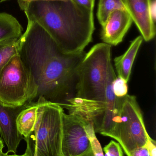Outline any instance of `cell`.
Returning a JSON list of instances; mask_svg holds the SVG:
<instances>
[{"instance_id": "obj_5", "label": "cell", "mask_w": 156, "mask_h": 156, "mask_svg": "<svg viewBox=\"0 0 156 156\" xmlns=\"http://www.w3.org/2000/svg\"><path fill=\"white\" fill-rule=\"evenodd\" d=\"M149 136L136 96L127 94L120 98L118 115L110 137L116 140L129 156L136 148L145 146Z\"/></svg>"}, {"instance_id": "obj_3", "label": "cell", "mask_w": 156, "mask_h": 156, "mask_svg": "<svg viewBox=\"0 0 156 156\" xmlns=\"http://www.w3.org/2000/svg\"><path fill=\"white\" fill-rule=\"evenodd\" d=\"M112 64L110 45L99 43L85 53L77 69L75 98L103 101L109 69Z\"/></svg>"}, {"instance_id": "obj_26", "label": "cell", "mask_w": 156, "mask_h": 156, "mask_svg": "<svg viewBox=\"0 0 156 156\" xmlns=\"http://www.w3.org/2000/svg\"><path fill=\"white\" fill-rule=\"evenodd\" d=\"M81 156H94V155L93 154V153L92 150H91L90 152H88V153H86V154H84Z\"/></svg>"}, {"instance_id": "obj_14", "label": "cell", "mask_w": 156, "mask_h": 156, "mask_svg": "<svg viewBox=\"0 0 156 156\" xmlns=\"http://www.w3.org/2000/svg\"><path fill=\"white\" fill-rule=\"evenodd\" d=\"M23 31V27L15 17L7 13L0 12V43L18 39Z\"/></svg>"}, {"instance_id": "obj_15", "label": "cell", "mask_w": 156, "mask_h": 156, "mask_svg": "<svg viewBox=\"0 0 156 156\" xmlns=\"http://www.w3.org/2000/svg\"><path fill=\"white\" fill-rule=\"evenodd\" d=\"M116 10H126L122 0H100L97 16L101 25L104 23L110 14Z\"/></svg>"}, {"instance_id": "obj_1", "label": "cell", "mask_w": 156, "mask_h": 156, "mask_svg": "<svg viewBox=\"0 0 156 156\" xmlns=\"http://www.w3.org/2000/svg\"><path fill=\"white\" fill-rule=\"evenodd\" d=\"M85 54H63L46 31L31 20L19 38V55L38 85L37 98L50 101L67 96L76 86L77 69Z\"/></svg>"}, {"instance_id": "obj_24", "label": "cell", "mask_w": 156, "mask_h": 156, "mask_svg": "<svg viewBox=\"0 0 156 156\" xmlns=\"http://www.w3.org/2000/svg\"><path fill=\"white\" fill-rule=\"evenodd\" d=\"M67 1V0H17L18 5L21 4L25 3L30 2H34V1Z\"/></svg>"}, {"instance_id": "obj_4", "label": "cell", "mask_w": 156, "mask_h": 156, "mask_svg": "<svg viewBox=\"0 0 156 156\" xmlns=\"http://www.w3.org/2000/svg\"><path fill=\"white\" fill-rule=\"evenodd\" d=\"M117 77L113 65L109 69L104 100L101 101L80 100L75 97L68 100V103L60 104L69 113L79 115L92 123L95 133L110 136L114 126L119 111L120 98L113 90V82Z\"/></svg>"}, {"instance_id": "obj_9", "label": "cell", "mask_w": 156, "mask_h": 156, "mask_svg": "<svg viewBox=\"0 0 156 156\" xmlns=\"http://www.w3.org/2000/svg\"><path fill=\"white\" fill-rule=\"evenodd\" d=\"M27 104L15 107L5 105L0 102L1 138L7 147V154L9 153L16 154L17 147L21 141L24 139V136L17 130L16 118Z\"/></svg>"}, {"instance_id": "obj_19", "label": "cell", "mask_w": 156, "mask_h": 156, "mask_svg": "<svg viewBox=\"0 0 156 156\" xmlns=\"http://www.w3.org/2000/svg\"><path fill=\"white\" fill-rule=\"evenodd\" d=\"M103 149L105 153L104 156H123L122 147L115 141H111Z\"/></svg>"}, {"instance_id": "obj_10", "label": "cell", "mask_w": 156, "mask_h": 156, "mask_svg": "<svg viewBox=\"0 0 156 156\" xmlns=\"http://www.w3.org/2000/svg\"><path fill=\"white\" fill-rule=\"evenodd\" d=\"M132 23L127 10H116L112 12L102 26L101 38L103 43L111 46L122 43Z\"/></svg>"}, {"instance_id": "obj_7", "label": "cell", "mask_w": 156, "mask_h": 156, "mask_svg": "<svg viewBox=\"0 0 156 156\" xmlns=\"http://www.w3.org/2000/svg\"><path fill=\"white\" fill-rule=\"evenodd\" d=\"M38 101L39 105L34 131L35 153L37 156H61L63 107L42 96Z\"/></svg>"}, {"instance_id": "obj_27", "label": "cell", "mask_w": 156, "mask_h": 156, "mask_svg": "<svg viewBox=\"0 0 156 156\" xmlns=\"http://www.w3.org/2000/svg\"><path fill=\"white\" fill-rule=\"evenodd\" d=\"M7 0H0V2H5Z\"/></svg>"}, {"instance_id": "obj_2", "label": "cell", "mask_w": 156, "mask_h": 156, "mask_svg": "<svg viewBox=\"0 0 156 156\" xmlns=\"http://www.w3.org/2000/svg\"><path fill=\"white\" fill-rule=\"evenodd\" d=\"M19 5L27 20L41 26L63 54L82 53L92 41L94 9L80 6L71 0L34 1Z\"/></svg>"}, {"instance_id": "obj_16", "label": "cell", "mask_w": 156, "mask_h": 156, "mask_svg": "<svg viewBox=\"0 0 156 156\" xmlns=\"http://www.w3.org/2000/svg\"><path fill=\"white\" fill-rule=\"evenodd\" d=\"M19 38L0 43V72L10 59L19 54Z\"/></svg>"}, {"instance_id": "obj_12", "label": "cell", "mask_w": 156, "mask_h": 156, "mask_svg": "<svg viewBox=\"0 0 156 156\" xmlns=\"http://www.w3.org/2000/svg\"><path fill=\"white\" fill-rule=\"evenodd\" d=\"M142 36L134 39L126 52L122 55L115 58L114 66L118 77L128 83L130 80L132 68L138 50L143 43Z\"/></svg>"}, {"instance_id": "obj_25", "label": "cell", "mask_w": 156, "mask_h": 156, "mask_svg": "<svg viewBox=\"0 0 156 156\" xmlns=\"http://www.w3.org/2000/svg\"><path fill=\"white\" fill-rule=\"evenodd\" d=\"M4 147V146L3 142L2 140L0 138V156H3L4 155V153H3L2 149Z\"/></svg>"}, {"instance_id": "obj_13", "label": "cell", "mask_w": 156, "mask_h": 156, "mask_svg": "<svg viewBox=\"0 0 156 156\" xmlns=\"http://www.w3.org/2000/svg\"><path fill=\"white\" fill-rule=\"evenodd\" d=\"M39 105L38 101L36 102H30L26 105L17 116V130L24 136V139L30 138V135L34 132Z\"/></svg>"}, {"instance_id": "obj_21", "label": "cell", "mask_w": 156, "mask_h": 156, "mask_svg": "<svg viewBox=\"0 0 156 156\" xmlns=\"http://www.w3.org/2000/svg\"><path fill=\"white\" fill-rule=\"evenodd\" d=\"M78 5L88 9H94L95 0H71Z\"/></svg>"}, {"instance_id": "obj_22", "label": "cell", "mask_w": 156, "mask_h": 156, "mask_svg": "<svg viewBox=\"0 0 156 156\" xmlns=\"http://www.w3.org/2000/svg\"><path fill=\"white\" fill-rule=\"evenodd\" d=\"M25 140L27 143V149L26 150L25 153L23 155L19 156L16 154L9 155L6 154H5L3 156H34V152H33L32 149V146H31V142H30V138L24 139Z\"/></svg>"}, {"instance_id": "obj_8", "label": "cell", "mask_w": 156, "mask_h": 156, "mask_svg": "<svg viewBox=\"0 0 156 156\" xmlns=\"http://www.w3.org/2000/svg\"><path fill=\"white\" fill-rule=\"evenodd\" d=\"M88 122L79 115L63 113L61 156H81L91 151L86 131Z\"/></svg>"}, {"instance_id": "obj_23", "label": "cell", "mask_w": 156, "mask_h": 156, "mask_svg": "<svg viewBox=\"0 0 156 156\" xmlns=\"http://www.w3.org/2000/svg\"><path fill=\"white\" fill-rule=\"evenodd\" d=\"M156 0H151L150 13L152 19L154 23L156 21Z\"/></svg>"}, {"instance_id": "obj_17", "label": "cell", "mask_w": 156, "mask_h": 156, "mask_svg": "<svg viewBox=\"0 0 156 156\" xmlns=\"http://www.w3.org/2000/svg\"><path fill=\"white\" fill-rule=\"evenodd\" d=\"M86 131L89 139L92 150L94 156H104L101 146L95 135L93 125L89 121L86 125Z\"/></svg>"}, {"instance_id": "obj_11", "label": "cell", "mask_w": 156, "mask_h": 156, "mask_svg": "<svg viewBox=\"0 0 156 156\" xmlns=\"http://www.w3.org/2000/svg\"><path fill=\"white\" fill-rule=\"evenodd\" d=\"M142 34L143 39L149 42L156 34L155 23L150 13L151 0H122Z\"/></svg>"}, {"instance_id": "obj_6", "label": "cell", "mask_w": 156, "mask_h": 156, "mask_svg": "<svg viewBox=\"0 0 156 156\" xmlns=\"http://www.w3.org/2000/svg\"><path fill=\"white\" fill-rule=\"evenodd\" d=\"M38 91L34 79L19 54L14 56L0 72V102L23 106L37 98Z\"/></svg>"}, {"instance_id": "obj_18", "label": "cell", "mask_w": 156, "mask_h": 156, "mask_svg": "<svg viewBox=\"0 0 156 156\" xmlns=\"http://www.w3.org/2000/svg\"><path fill=\"white\" fill-rule=\"evenodd\" d=\"M112 87L114 94L118 98L124 97L128 94L127 83L121 78L117 76L114 79Z\"/></svg>"}, {"instance_id": "obj_20", "label": "cell", "mask_w": 156, "mask_h": 156, "mask_svg": "<svg viewBox=\"0 0 156 156\" xmlns=\"http://www.w3.org/2000/svg\"><path fill=\"white\" fill-rule=\"evenodd\" d=\"M129 156H151L148 147L144 146L136 148L130 154Z\"/></svg>"}]
</instances>
